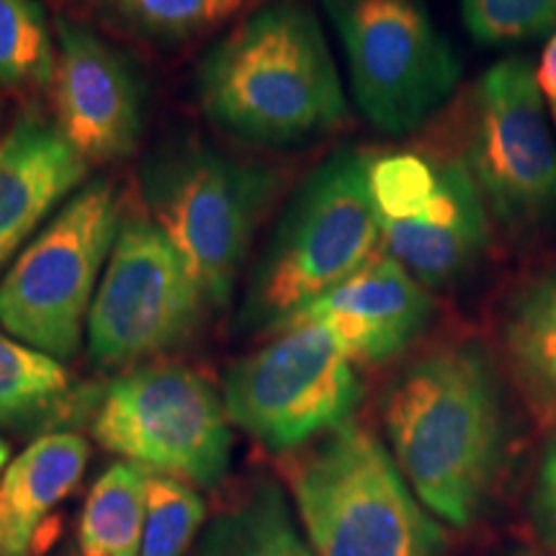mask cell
I'll return each instance as SVG.
<instances>
[{
    "label": "cell",
    "mask_w": 556,
    "mask_h": 556,
    "mask_svg": "<svg viewBox=\"0 0 556 556\" xmlns=\"http://www.w3.org/2000/svg\"><path fill=\"white\" fill-rule=\"evenodd\" d=\"M392 456L433 516L469 526L503 471L510 422L497 366L479 343L415 358L384 402Z\"/></svg>",
    "instance_id": "cell-1"
},
{
    "label": "cell",
    "mask_w": 556,
    "mask_h": 556,
    "mask_svg": "<svg viewBox=\"0 0 556 556\" xmlns=\"http://www.w3.org/2000/svg\"><path fill=\"white\" fill-rule=\"evenodd\" d=\"M201 111L245 142L287 148L336 129L345 93L323 24L299 0H274L222 37L197 73Z\"/></svg>",
    "instance_id": "cell-2"
},
{
    "label": "cell",
    "mask_w": 556,
    "mask_h": 556,
    "mask_svg": "<svg viewBox=\"0 0 556 556\" xmlns=\"http://www.w3.org/2000/svg\"><path fill=\"white\" fill-rule=\"evenodd\" d=\"M368 170L364 150L343 148L291 193L248 276L242 330H278L377 255L381 229Z\"/></svg>",
    "instance_id": "cell-3"
},
{
    "label": "cell",
    "mask_w": 556,
    "mask_h": 556,
    "mask_svg": "<svg viewBox=\"0 0 556 556\" xmlns=\"http://www.w3.org/2000/svg\"><path fill=\"white\" fill-rule=\"evenodd\" d=\"M291 492L317 556H438L443 539L394 456L345 422L291 469Z\"/></svg>",
    "instance_id": "cell-4"
},
{
    "label": "cell",
    "mask_w": 556,
    "mask_h": 556,
    "mask_svg": "<svg viewBox=\"0 0 556 556\" xmlns=\"http://www.w3.org/2000/svg\"><path fill=\"white\" fill-rule=\"evenodd\" d=\"M139 186L144 212L191 268L208 307H225L274 199V173L199 139H170L142 160Z\"/></svg>",
    "instance_id": "cell-5"
},
{
    "label": "cell",
    "mask_w": 556,
    "mask_h": 556,
    "mask_svg": "<svg viewBox=\"0 0 556 556\" xmlns=\"http://www.w3.org/2000/svg\"><path fill=\"white\" fill-rule=\"evenodd\" d=\"M122 217L109 180L75 191L0 278V328L47 356L73 358Z\"/></svg>",
    "instance_id": "cell-6"
},
{
    "label": "cell",
    "mask_w": 556,
    "mask_h": 556,
    "mask_svg": "<svg viewBox=\"0 0 556 556\" xmlns=\"http://www.w3.org/2000/svg\"><path fill=\"white\" fill-rule=\"evenodd\" d=\"M338 31L361 114L407 135L451 99L462 78L454 47L422 0H323Z\"/></svg>",
    "instance_id": "cell-7"
},
{
    "label": "cell",
    "mask_w": 556,
    "mask_h": 556,
    "mask_svg": "<svg viewBox=\"0 0 556 556\" xmlns=\"http://www.w3.org/2000/svg\"><path fill=\"white\" fill-rule=\"evenodd\" d=\"M381 245L422 287L458 281L490 248V208L469 165L413 150L371 157Z\"/></svg>",
    "instance_id": "cell-8"
},
{
    "label": "cell",
    "mask_w": 556,
    "mask_h": 556,
    "mask_svg": "<svg viewBox=\"0 0 556 556\" xmlns=\"http://www.w3.org/2000/svg\"><path fill=\"white\" fill-rule=\"evenodd\" d=\"M225 377L227 415L270 451H294L351 422L361 400L353 361L317 323H287Z\"/></svg>",
    "instance_id": "cell-9"
},
{
    "label": "cell",
    "mask_w": 556,
    "mask_h": 556,
    "mask_svg": "<svg viewBox=\"0 0 556 556\" xmlns=\"http://www.w3.org/2000/svg\"><path fill=\"white\" fill-rule=\"evenodd\" d=\"M232 420L217 389L186 366H144L103 394L93 435L127 462L214 486L232 458Z\"/></svg>",
    "instance_id": "cell-10"
},
{
    "label": "cell",
    "mask_w": 556,
    "mask_h": 556,
    "mask_svg": "<svg viewBox=\"0 0 556 556\" xmlns=\"http://www.w3.org/2000/svg\"><path fill=\"white\" fill-rule=\"evenodd\" d=\"M467 165L490 217L510 238H533L556 225V144L528 60L505 58L479 78Z\"/></svg>",
    "instance_id": "cell-11"
},
{
    "label": "cell",
    "mask_w": 556,
    "mask_h": 556,
    "mask_svg": "<svg viewBox=\"0 0 556 556\" xmlns=\"http://www.w3.org/2000/svg\"><path fill=\"white\" fill-rule=\"evenodd\" d=\"M204 291L148 212H127L88 315V351L127 366L184 345L197 332Z\"/></svg>",
    "instance_id": "cell-12"
},
{
    "label": "cell",
    "mask_w": 556,
    "mask_h": 556,
    "mask_svg": "<svg viewBox=\"0 0 556 556\" xmlns=\"http://www.w3.org/2000/svg\"><path fill=\"white\" fill-rule=\"evenodd\" d=\"M58 127L88 165L116 163L142 135V90L119 50L78 21L58 18Z\"/></svg>",
    "instance_id": "cell-13"
},
{
    "label": "cell",
    "mask_w": 556,
    "mask_h": 556,
    "mask_svg": "<svg viewBox=\"0 0 556 556\" xmlns=\"http://www.w3.org/2000/svg\"><path fill=\"white\" fill-rule=\"evenodd\" d=\"M430 315L433 299L428 287L389 255H374L364 268L312 299L287 323L323 325L348 358L381 364L405 351L426 330Z\"/></svg>",
    "instance_id": "cell-14"
},
{
    "label": "cell",
    "mask_w": 556,
    "mask_h": 556,
    "mask_svg": "<svg viewBox=\"0 0 556 556\" xmlns=\"http://www.w3.org/2000/svg\"><path fill=\"white\" fill-rule=\"evenodd\" d=\"M88 170L58 124L37 111L21 114L0 137V278Z\"/></svg>",
    "instance_id": "cell-15"
},
{
    "label": "cell",
    "mask_w": 556,
    "mask_h": 556,
    "mask_svg": "<svg viewBox=\"0 0 556 556\" xmlns=\"http://www.w3.org/2000/svg\"><path fill=\"white\" fill-rule=\"evenodd\" d=\"M90 448L78 433H47L13 458L0 479V554L29 556L47 516L80 482Z\"/></svg>",
    "instance_id": "cell-16"
},
{
    "label": "cell",
    "mask_w": 556,
    "mask_h": 556,
    "mask_svg": "<svg viewBox=\"0 0 556 556\" xmlns=\"http://www.w3.org/2000/svg\"><path fill=\"white\" fill-rule=\"evenodd\" d=\"M503 351L528 407L556 420V266L510 296L503 317Z\"/></svg>",
    "instance_id": "cell-17"
},
{
    "label": "cell",
    "mask_w": 556,
    "mask_h": 556,
    "mask_svg": "<svg viewBox=\"0 0 556 556\" xmlns=\"http://www.w3.org/2000/svg\"><path fill=\"white\" fill-rule=\"evenodd\" d=\"M197 556H317L302 539L281 490L255 484L206 526Z\"/></svg>",
    "instance_id": "cell-18"
},
{
    "label": "cell",
    "mask_w": 556,
    "mask_h": 556,
    "mask_svg": "<svg viewBox=\"0 0 556 556\" xmlns=\"http://www.w3.org/2000/svg\"><path fill=\"white\" fill-rule=\"evenodd\" d=\"M150 469L135 462L111 464L83 505L80 556H137L148 516Z\"/></svg>",
    "instance_id": "cell-19"
},
{
    "label": "cell",
    "mask_w": 556,
    "mask_h": 556,
    "mask_svg": "<svg viewBox=\"0 0 556 556\" xmlns=\"http://www.w3.org/2000/svg\"><path fill=\"white\" fill-rule=\"evenodd\" d=\"M73 397L62 361L0 328V426H31L54 417Z\"/></svg>",
    "instance_id": "cell-20"
},
{
    "label": "cell",
    "mask_w": 556,
    "mask_h": 556,
    "mask_svg": "<svg viewBox=\"0 0 556 556\" xmlns=\"http://www.w3.org/2000/svg\"><path fill=\"white\" fill-rule=\"evenodd\" d=\"M103 16L137 37L184 41L212 31L253 0H93Z\"/></svg>",
    "instance_id": "cell-21"
},
{
    "label": "cell",
    "mask_w": 556,
    "mask_h": 556,
    "mask_svg": "<svg viewBox=\"0 0 556 556\" xmlns=\"http://www.w3.org/2000/svg\"><path fill=\"white\" fill-rule=\"evenodd\" d=\"M58 50L37 0H0V88L47 86Z\"/></svg>",
    "instance_id": "cell-22"
},
{
    "label": "cell",
    "mask_w": 556,
    "mask_h": 556,
    "mask_svg": "<svg viewBox=\"0 0 556 556\" xmlns=\"http://www.w3.org/2000/svg\"><path fill=\"white\" fill-rule=\"evenodd\" d=\"M206 505L184 479L150 475L148 516L137 556H184L204 523Z\"/></svg>",
    "instance_id": "cell-23"
},
{
    "label": "cell",
    "mask_w": 556,
    "mask_h": 556,
    "mask_svg": "<svg viewBox=\"0 0 556 556\" xmlns=\"http://www.w3.org/2000/svg\"><path fill=\"white\" fill-rule=\"evenodd\" d=\"M462 18L482 45H520L556 29V0H462Z\"/></svg>",
    "instance_id": "cell-24"
},
{
    "label": "cell",
    "mask_w": 556,
    "mask_h": 556,
    "mask_svg": "<svg viewBox=\"0 0 556 556\" xmlns=\"http://www.w3.org/2000/svg\"><path fill=\"white\" fill-rule=\"evenodd\" d=\"M533 518L548 544H556V435L541 464L536 495H533Z\"/></svg>",
    "instance_id": "cell-25"
},
{
    "label": "cell",
    "mask_w": 556,
    "mask_h": 556,
    "mask_svg": "<svg viewBox=\"0 0 556 556\" xmlns=\"http://www.w3.org/2000/svg\"><path fill=\"white\" fill-rule=\"evenodd\" d=\"M539 88L541 96H546L548 101V114H552V122L556 127V34L548 39L544 54H541V65H539Z\"/></svg>",
    "instance_id": "cell-26"
},
{
    "label": "cell",
    "mask_w": 556,
    "mask_h": 556,
    "mask_svg": "<svg viewBox=\"0 0 556 556\" xmlns=\"http://www.w3.org/2000/svg\"><path fill=\"white\" fill-rule=\"evenodd\" d=\"M9 456H11V451H9V443H5L3 438H0V469H3L5 464H9Z\"/></svg>",
    "instance_id": "cell-27"
},
{
    "label": "cell",
    "mask_w": 556,
    "mask_h": 556,
    "mask_svg": "<svg viewBox=\"0 0 556 556\" xmlns=\"http://www.w3.org/2000/svg\"><path fill=\"white\" fill-rule=\"evenodd\" d=\"M510 556H554V554H541V552H528V548H520V552H513Z\"/></svg>",
    "instance_id": "cell-28"
},
{
    "label": "cell",
    "mask_w": 556,
    "mask_h": 556,
    "mask_svg": "<svg viewBox=\"0 0 556 556\" xmlns=\"http://www.w3.org/2000/svg\"><path fill=\"white\" fill-rule=\"evenodd\" d=\"M0 127H3V106H0ZM3 137V135H0Z\"/></svg>",
    "instance_id": "cell-29"
},
{
    "label": "cell",
    "mask_w": 556,
    "mask_h": 556,
    "mask_svg": "<svg viewBox=\"0 0 556 556\" xmlns=\"http://www.w3.org/2000/svg\"><path fill=\"white\" fill-rule=\"evenodd\" d=\"M0 556H3V554H0Z\"/></svg>",
    "instance_id": "cell-30"
}]
</instances>
